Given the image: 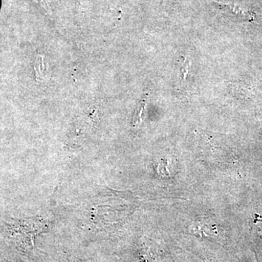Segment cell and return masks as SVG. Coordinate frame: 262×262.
I'll use <instances>...</instances> for the list:
<instances>
[{
  "label": "cell",
  "mask_w": 262,
  "mask_h": 262,
  "mask_svg": "<svg viewBox=\"0 0 262 262\" xmlns=\"http://www.w3.org/2000/svg\"><path fill=\"white\" fill-rule=\"evenodd\" d=\"M0 5H1V0H0Z\"/></svg>",
  "instance_id": "obj_3"
},
{
  "label": "cell",
  "mask_w": 262,
  "mask_h": 262,
  "mask_svg": "<svg viewBox=\"0 0 262 262\" xmlns=\"http://www.w3.org/2000/svg\"><path fill=\"white\" fill-rule=\"evenodd\" d=\"M189 63H188V64L184 65V67L182 68V74L183 76H184V78L185 79L186 76H187L188 73V68H189Z\"/></svg>",
  "instance_id": "obj_2"
},
{
  "label": "cell",
  "mask_w": 262,
  "mask_h": 262,
  "mask_svg": "<svg viewBox=\"0 0 262 262\" xmlns=\"http://www.w3.org/2000/svg\"><path fill=\"white\" fill-rule=\"evenodd\" d=\"M217 5L222 7V8H227L229 10H230L232 13L237 15V16L241 17V18H244L245 20H253L254 19V15L252 12L249 11L243 8L242 7L239 6L237 5L231 4V3H215Z\"/></svg>",
  "instance_id": "obj_1"
}]
</instances>
